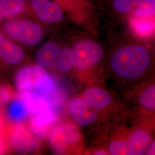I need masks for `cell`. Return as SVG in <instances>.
<instances>
[{"mask_svg": "<svg viewBox=\"0 0 155 155\" xmlns=\"http://www.w3.org/2000/svg\"><path fill=\"white\" fill-rule=\"evenodd\" d=\"M148 51L140 45H129L116 51L111 57L112 70L121 77L135 79L141 76L150 66Z\"/></svg>", "mask_w": 155, "mask_h": 155, "instance_id": "obj_1", "label": "cell"}, {"mask_svg": "<svg viewBox=\"0 0 155 155\" xmlns=\"http://www.w3.org/2000/svg\"><path fill=\"white\" fill-rule=\"evenodd\" d=\"M4 32L12 40L28 46L39 44L44 36L43 30L39 24L20 18L9 20L4 25Z\"/></svg>", "mask_w": 155, "mask_h": 155, "instance_id": "obj_2", "label": "cell"}, {"mask_svg": "<svg viewBox=\"0 0 155 155\" xmlns=\"http://www.w3.org/2000/svg\"><path fill=\"white\" fill-rule=\"evenodd\" d=\"M5 132L10 150L15 152H29L39 146L36 136L22 124H8Z\"/></svg>", "mask_w": 155, "mask_h": 155, "instance_id": "obj_3", "label": "cell"}, {"mask_svg": "<svg viewBox=\"0 0 155 155\" xmlns=\"http://www.w3.org/2000/svg\"><path fill=\"white\" fill-rule=\"evenodd\" d=\"M72 21L86 25L95 20L97 9L91 0H55Z\"/></svg>", "mask_w": 155, "mask_h": 155, "instance_id": "obj_4", "label": "cell"}, {"mask_svg": "<svg viewBox=\"0 0 155 155\" xmlns=\"http://www.w3.org/2000/svg\"><path fill=\"white\" fill-rule=\"evenodd\" d=\"M74 65L79 70H87L95 65L104 55L101 45L90 40H83L75 45L72 50Z\"/></svg>", "mask_w": 155, "mask_h": 155, "instance_id": "obj_5", "label": "cell"}, {"mask_svg": "<svg viewBox=\"0 0 155 155\" xmlns=\"http://www.w3.org/2000/svg\"><path fill=\"white\" fill-rule=\"evenodd\" d=\"M49 133L50 146L55 153L59 154L64 153L69 146L77 143L81 138L77 127L70 124L56 126Z\"/></svg>", "mask_w": 155, "mask_h": 155, "instance_id": "obj_6", "label": "cell"}, {"mask_svg": "<svg viewBox=\"0 0 155 155\" xmlns=\"http://www.w3.org/2000/svg\"><path fill=\"white\" fill-rule=\"evenodd\" d=\"M33 77V90L32 91L44 96L55 110L58 105L56 86L53 78L43 67L38 64L31 66Z\"/></svg>", "mask_w": 155, "mask_h": 155, "instance_id": "obj_7", "label": "cell"}, {"mask_svg": "<svg viewBox=\"0 0 155 155\" xmlns=\"http://www.w3.org/2000/svg\"><path fill=\"white\" fill-rule=\"evenodd\" d=\"M113 9L117 13L140 17H154L155 0H113Z\"/></svg>", "mask_w": 155, "mask_h": 155, "instance_id": "obj_8", "label": "cell"}, {"mask_svg": "<svg viewBox=\"0 0 155 155\" xmlns=\"http://www.w3.org/2000/svg\"><path fill=\"white\" fill-rule=\"evenodd\" d=\"M33 11L39 20L46 24H55L61 21L64 11L55 0H32Z\"/></svg>", "mask_w": 155, "mask_h": 155, "instance_id": "obj_9", "label": "cell"}, {"mask_svg": "<svg viewBox=\"0 0 155 155\" xmlns=\"http://www.w3.org/2000/svg\"><path fill=\"white\" fill-rule=\"evenodd\" d=\"M69 109L75 122L81 127H87L93 124L98 117L97 110L81 98L72 100Z\"/></svg>", "mask_w": 155, "mask_h": 155, "instance_id": "obj_10", "label": "cell"}, {"mask_svg": "<svg viewBox=\"0 0 155 155\" xmlns=\"http://www.w3.org/2000/svg\"><path fill=\"white\" fill-rule=\"evenodd\" d=\"M25 57L21 48L0 32V61L8 66L20 64Z\"/></svg>", "mask_w": 155, "mask_h": 155, "instance_id": "obj_11", "label": "cell"}, {"mask_svg": "<svg viewBox=\"0 0 155 155\" xmlns=\"http://www.w3.org/2000/svg\"><path fill=\"white\" fill-rule=\"evenodd\" d=\"M56 120V115L54 110H50L35 114L29 122V130L36 136L44 137L50 132Z\"/></svg>", "mask_w": 155, "mask_h": 155, "instance_id": "obj_12", "label": "cell"}, {"mask_svg": "<svg viewBox=\"0 0 155 155\" xmlns=\"http://www.w3.org/2000/svg\"><path fill=\"white\" fill-rule=\"evenodd\" d=\"M4 118L8 124H21L31 115L23 100L17 95L7 105Z\"/></svg>", "mask_w": 155, "mask_h": 155, "instance_id": "obj_13", "label": "cell"}, {"mask_svg": "<svg viewBox=\"0 0 155 155\" xmlns=\"http://www.w3.org/2000/svg\"><path fill=\"white\" fill-rule=\"evenodd\" d=\"M126 141L127 155H143L150 147L152 139L148 132L140 129L132 133Z\"/></svg>", "mask_w": 155, "mask_h": 155, "instance_id": "obj_14", "label": "cell"}, {"mask_svg": "<svg viewBox=\"0 0 155 155\" xmlns=\"http://www.w3.org/2000/svg\"><path fill=\"white\" fill-rule=\"evenodd\" d=\"M60 50L59 45L55 42L46 41L36 51V61L39 65L43 67L53 66L55 65Z\"/></svg>", "mask_w": 155, "mask_h": 155, "instance_id": "obj_15", "label": "cell"}, {"mask_svg": "<svg viewBox=\"0 0 155 155\" xmlns=\"http://www.w3.org/2000/svg\"><path fill=\"white\" fill-rule=\"evenodd\" d=\"M18 96L25 104L31 114L35 115L50 110L55 111L48 100L36 91H31Z\"/></svg>", "mask_w": 155, "mask_h": 155, "instance_id": "obj_16", "label": "cell"}, {"mask_svg": "<svg viewBox=\"0 0 155 155\" xmlns=\"http://www.w3.org/2000/svg\"><path fill=\"white\" fill-rule=\"evenodd\" d=\"M84 100L96 110L104 109L110 105L111 97L106 90L99 87L87 90L84 94Z\"/></svg>", "mask_w": 155, "mask_h": 155, "instance_id": "obj_17", "label": "cell"}, {"mask_svg": "<svg viewBox=\"0 0 155 155\" xmlns=\"http://www.w3.org/2000/svg\"><path fill=\"white\" fill-rule=\"evenodd\" d=\"M15 85L18 95L31 91L33 90L31 66H25L19 68L15 76Z\"/></svg>", "mask_w": 155, "mask_h": 155, "instance_id": "obj_18", "label": "cell"}, {"mask_svg": "<svg viewBox=\"0 0 155 155\" xmlns=\"http://www.w3.org/2000/svg\"><path fill=\"white\" fill-rule=\"evenodd\" d=\"M25 0H0V20H11L21 13Z\"/></svg>", "mask_w": 155, "mask_h": 155, "instance_id": "obj_19", "label": "cell"}, {"mask_svg": "<svg viewBox=\"0 0 155 155\" xmlns=\"http://www.w3.org/2000/svg\"><path fill=\"white\" fill-rule=\"evenodd\" d=\"M130 24L134 31L140 36L151 35L155 28L154 17H140L130 16Z\"/></svg>", "mask_w": 155, "mask_h": 155, "instance_id": "obj_20", "label": "cell"}, {"mask_svg": "<svg viewBox=\"0 0 155 155\" xmlns=\"http://www.w3.org/2000/svg\"><path fill=\"white\" fill-rule=\"evenodd\" d=\"M74 65V57L72 49L64 48L60 50L55 65L58 70L62 72L69 71Z\"/></svg>", "mask_w": 155, "mask_h": 155, "instance_id": "obj_21", "label": "cell"}, {"mask_svg": "<svg viewBox=\"0 0 155 155\" xmlns=\"http://www.w3.org/2000/svg\"><path fill=\"white\" fill-rule=\"evenodd\" d=\"M140 103L144 108L152 110H155V86H150L144 91L140 97Z\"/></svg>", "mask_w": 155, "mask_h": 155, "instance_id": "obj_22", "label": "cell"}, {"mask_svg": "<svg viewBox=\"0 0 155 155\" xmlns=\"http://www.w3.org/2000/svg\"><path fill=\"white\" fill-rule=\"evenodd\" d=\"M17 95L16 91L11 85L5 83L0 85V101L2 107L14 100Z\"/></svg>", "mask_w": 155, "mask_h": 155, "instance_id": "obj_23", "label": "cell"}, {"mask_svg": "<svg viewBox=\"0 0 155 155\" xmlns=\"http://www.w3.org/2000/svg\"><path fill=\"white\" fill-rule=\"evenodd\" d=\"M110 155H127V144L126 141L116 140L111 142L109 146Z\"/></svg>", "mask_w": 155, "mask_h": 155, "instance_id": "obj_24", "label": "cell"}, {"mask_svg": "<svg viewBox=\"0 0 155 155\" xmlns=\"http://www.w3.org/2000/svg\"><path fill=\"white\" fill-rule=\"evenodd\" d=\"M10 148L6 135L5 129H0V155H4L9 152Z\"/></svg>", "mask_w": 155, "mask_h": 155, "instance_id": "obj_25", "label": "cell"}, {"mask_svg": "<svg viewBox=\"0 0 155 155\" xmlns=\"http://www.w3.org/2000/svg\"><path fill=\"white\" fill-rule=\"evenodd\" d=\"M155 141H153V143L150 144V147L147 150V155H155Z\"/></svg>", "mask_w": 155, "mask_h": 155, "instance_id": "obj_26", "label": "cell"}, {"mask_svg": "<svg viewBox=\"0 0 155 155\" xmlns=\"http://www.w3.org/2000/svg\"><path fill=\"white\" fill-rule=\"evenodd\" d=\"M6 125L4 116L0 114V129H5Z\"/></svg>", "mask_w": 155, "mask_h": 155, "instance_id": "obj_27", "label": "cell"}, {"mask_svg": "<svg viewBox=\"0 0 155 155\" xmlns=\"http://www.w3.org/2000/svg\"><path fill=\"white\" fill-rule=\"evenodd\" d=\"M94 155H108V153L107 151H106L105 150H100L98 151H97Z\"/></svg>", "mask_w": 155, "mask_h": 155, "instance_id": "obj_28", "label": "cell"}, {"mask_svg": "<svg viewBox=\"0 0 155 155\" xmlns=\"http://www.w3.org/2000/svg\"><path fill=\"white\" fill-rule=\"evenodd\" d=\"M2 108V105L1 102V101H0V110H1Z\"/></svg>", "mask_w": 155, "mask_h": 155, "instance_id": "obj_29", "label": "cell"}]
</instances>
